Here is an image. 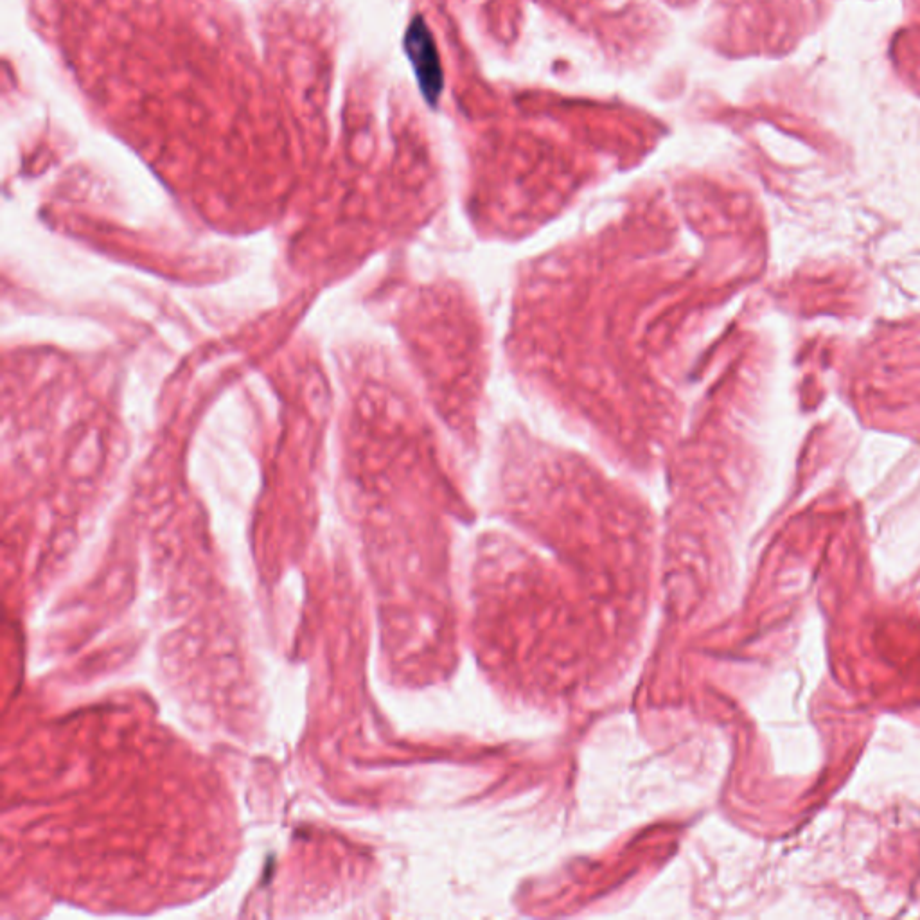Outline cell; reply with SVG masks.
Masks as SVG:
<instances>
[{"label":"cell","instance_id":"cell-1","mask_svg":"<svg viewBox=\"0 0 920 920\" xmlns=\"http://www.w3.org/2000/svg\"><path fill=\"white\" fill-rule=\"evenodd\" d=\"M405 51L414 67L417 81L426 101L435 107L443 94L444 76L435 40L425 20L416 17L405 35Z\"/></svg>","mask_w":920,"mask_h":920}]
</instances>
